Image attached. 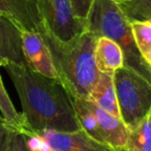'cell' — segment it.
Here are the masks:
<instances>
[{
  "instance_id": "cell-1",
  "label": "cell",
  "mask_w": 151,
  "mask_h": 151,
  "mask_svg": "<svg viewBox=\"0 0 151 151\" xmlns=\"http://www.w3.org/2000/svg\"><path fill=\"white\" fill-rule=\"evenodd\" d=\"M22 104V115L32 132L81 129L70 97L58 80L32 70L28 65L4 66Z\"/></svg>"
},
{
  "instance_id": "cell-2",
  "label": "cell",
  "mask_w": 151,
  "mask_h": 151,
  "mask_svg": "<svg viewBox=\"0 0 151 151\" xmlns=\"http://www.w3.org/2000/svg\"><path fill=\"white\" fill-rule=\"evenodd\" d=\"M38 33L48 46L58 81L67 94L88 99L101 73L94 58L96 36L85 31L69 42H62L55 37L44 25Z\"/></svg>"
},
{
  "instance_id": "cell-3",
  "label": "cell",
  "mask_w": 151,
  "mask_h": 151,
  "mask_svg": "<svg viewBox=\"0 0 151 151\" xmlns=\"http://www.w3.org/2000/svg\"><path fill=\"white\" fill-rule=\"evenodd\" d=\"M86 31L97 38L107 37L121 48L124 66L151 83V67L137 48L130 22L114 0H93L86 19Z\"/></svg>"
},
{
  "instance_id": "cell-4",
  "label": "cell",
  "mask_w": 151,
  "mask_h": 151,
  "mask_svg": "<svg viewBox=\"0 0 151 151\" xmlns=\"http://www.w3.org/2000/svg\"><path fill=\"white\" fill-rule=\"evenodd\" d=\"M120 118L129 132L151 115V83L128 67L114 73Z\"/></svg>"
},
{
  "instance_id": "cell-5",
  "label": "cell",
  "mask_w": 151,
  "mask_h": 151,
  "mask_svg": "<svg viewBox=\"0 0 151 151\" xmlns=\"http://www.w3.org/2000/svg\"><path fill=\"white\" fill-rule=\"evenodd\" d=\"M47 30L62 42H69L86 31V21L76 17L70 0H36Z\"/></svg>"
},
{
  "instance_id": "cell-6",
  "label": "cell",
  "mask_w": 151,
  "mask_h": 151,
  "mask_svg": "<svg viewBox=\"0 0 151 151\" xmlns=\"http://www.w3.org/2000/svg\"><path fill=\"white\" fill-rule=\"evenodd\" d=\"M35 134L44 139L51 151H119L93 140L83 129L73 132L42 130Z\"/></svg>"
},
{
  "instance_id": "cell-7",
  "label": "cell",
  "mask_w": 151,
  "mask_h": 151,
  "mask_svg": "<svg viewBox=\"0 0 151 151\" xmlns=\"http://www.w3.org/2000/svg\"><path fill=\"white\" fill-rule=\"evenodd\" d=\"M23 31L17 22L0 14V66L27 65L23 52Z\"/></svg>"
},
{
  "instance_id": "cell-8",
  "label": "cell",
  "mask_w": 151,
  "mask_h": 151,
  "mask_svg": "<svg viewBox=\"0 0 151 151\" xmlns=\"http://www.w3.org/2000/svg\"><path fill=\"white\" fill-rule=\"evenodd\" d=\"M22 38L23 52L28 66L44 77L58 80L51 53L42 35L38 32L24 30Z\"/></svg>"
},
{
  "instance_id": "cell-9",
  "label": "cell",
  "mask_w": 151,
  "mask_h": 151,
  "mask_svg": "<svg viewBox=\"0 0 151 151\" xmlns=\"http://www.w3.org/2000/svg\"><path fill=\"white\" fill-rule=\"evenodd\" d=\"M86 101L89 109L95 116L99 132L106 144L116 150H125L130 132L123 121L120 118L101 110L88 99H86Z\"/></svg>"
},
{
  "instance_id": "cell-10",
  "label": "cell",
  "mask_w": 151,
  "mask_h": 151,
  "mask_svg": "<svg viewBox=\"0 0 151 151\" xmlns=\"http://www.w3.org/2000/svg\"><path fill=\"white\" fill-rule=\"evenodd\" d=\"M0 14L13 19L26 31L38 32L44 25L36 0H0Z\"/></svg>"
},
{
  "instance_id": "cell-11",
  "label": "cell",
  "mask_w": 151,
  "mask_h": 151,
  "mask_svg": "<svg viewBox=\"0 0 151 151\" xmlns=\"http://www.w3.org/2000/svg\"><path fill=\"white\" fill-rule=\"evenodd\" d=\"M94 58L99 71L107 75L114 76L117 69L124 66V55L121 48L107 37L97 38Z\"/></svg>"
},
{
  "instance_id": "cell-12",
  "label": "cell",
  "mask_w": 151,
  "mask_h": 151,
  "mask_svg": "<svg viewBox=\"0 0 151 151\" xmlns=\"http://www.w3.org/2000/svg\"><path fill=\"white\" fill-rule=\"evenodd\" d=\"M88 99L101 110L120 118L113 76L103 73H99V80L91 90Z\"/></svg>"
},
{
  "instance_id": "cell-13",
  "label": "cell",
  "mask_w": 151,
  "mask_h": 151,
  "mask_svg": "<svg viewBox=\"0 0 151 151\" xmlns=\"http://www.w3.org/2000/svg\"><path fill=\"white\" fill-rule=\"evenodd\" d=\"M0 112L1 117L5 121V123L9 125L11 129L18 130L23 134H31V130L28 127L27 123L25 121V118L15 109V106L12 103L9 94H7L5 87L3 85L2 78L0 76Z\"/></svg>"
},
{
  "instance_id": "cell-14",
  "label": "cell",
  "mask_w": 151,
  "mask_h": 151,
  "mask_svg": "<svg viewBox=\"0 0 151 151\" xmlns=\"http://www.w3.org/2000/svg\"><path fill=\"white\" fill-rule=\"evenodd\" d=\"M125 151H151V115L129 132Z\"/></svg>"
},
{
  "instance_id": "cell-15",
  "label": "cell",
  "mask_w": 151,
  "mask_h": 151,
  "mask_svg": "<svg viewBox=\"0 0 151 151\" xmlns=\"http://www.w3.org/2000/svg\"><path fill=\"white\" fill-rule=\"evenodd\" d=\"M118 5L132 22H151V0H122Z\"/></svg>"
},
{
  "instance_id": "cell-16",
  "label": "cell",
  "mask_w": 151,
  "mask_h": 151,
  "mask_svg": "<svg viewBox=\"0 0 151 151\" xmlns=\"http://www.w3.org/2000/svg\"><path fill=\"white\" fill-rule=\"evenodd\" d=\"M130 25L137 48L144 56L151 50V22H132Z\"/></svg>"
},
{
  "instance_id": "cell-17",
  "label": "cell",
  "mask_w": 151,
  "mask_h": 151,
  "mask_svg": "<svg viewBox=\"0 0 151 151\" xmlns=\"http://www.w3.org/2000/svg\"><path fill=\"white\" fill-rule=\"evenodd\" d=\"M5 151H30L26 143L25 134L11 129Z\"/></svg>"
},
{
  "instance_id": "cell-18",
  "label": "cell",
  "mask_w": 151,
  "mask_h": 151,
  "mask_svg": "<svg viewBox=\"0 0 151 151\" xmlns=\"http://www.w3.org/2000/svg\"><path fill=\"white\" fill-rule=\"evenodd\" d=\"M93 0H70L75 16L78 19L86 21Z\"/></svg>"
},
{
  "instance_id": "cell-19",
  "label": "cell",
  "mask_w": 151,
  "mask_h": 151,
  "mask_svg": "<svg viewBox=\"0 0 151 151\" xmlns=\"http://www.w3.org/2000/svg\"><path fill=\"white\" fill-rule=\"evenodd\" d=\"M11 128L9 127L2 117H0V151L6 150L7 140H9Z\"/></svg>"
},
{
  "instance_id": "cell-20",
  "label": "cell",
  "mask_w": 151,
  "mask_h": 151,
  "mask_svg": "<svg viewBox=\"0 0 151 151\" xmlns=\"http://www.w3.org/2000/svg\"><path fill=\"white\" fill-rule=\"evenodd\" d=\"M143 57H144V59L146 60V62L148 63V64L150 65V67H151V50L149 51L147 54H145Z\"/></svg>"
},
{
  "instance_id": "cell-21",
  "label": "cell",
  "mask_w": 151,
  "mask_h": 151,
  "mask_svg": "<svg viewBox=\"0 0 151 151\" xmlns=\"http://www.w3.org/2000/svg\"><path fill=\"white\" fill-rule=\"evenodd\" d=\"M114 1H116V2L118 3V2H120V1H121V0H114Z\"/></svg>"
},
{
  "instance_id": "cell-22",
  "label": "cell",
  "mask_w": 151,
  "mask_h": 151,
  "mask_svg": "<svg viewBox=\"0 0 151 151\" xmlns=\"http://www.w3.org/2000/svg\"><path fill=\"white\" fill-rule=\"evenodd\" d=\"M121 1H122V0H121Z\"/></svg>"
}]
</instances>
